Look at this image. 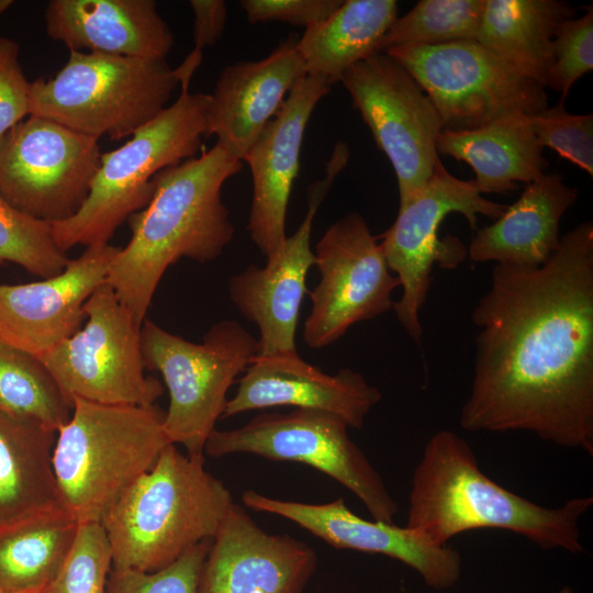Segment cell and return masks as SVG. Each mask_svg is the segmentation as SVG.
Segmentation results:
<instances>
[{
    "label": "cell",
    "mask_w": 593,
    "mask_h": 593,
    "mask_svg": "<svg viewBox=\"0 0 593 593\" xmlns=\"http://www.w3.org/2000/svg\"><path fill=\"white\" fill-rule=\"evenodd\" d=\"M13 4L12 0H0V16Z\"/></svg>",
    "instance_id": "cell-40"
},
{
    "label": "cell",
    "mask_w": 593,
    "mask_h": 593,
    "mask_svg": "<svg viewBox=\"0 0 593 593\" xmlns=\"http://www.w3.org/2000/svg\"><path fill=\"white\" fill-rule=\"evenodd\" d=\"M68 261L52 224L21 212L0 195V264L13 262L46 279L61 272Z\"/></svg>",
    "instance_id": "cell-32"
},
{
    "label": "cell",
    "mask_w": 593,
    "mask_h": 593,
    "mask_svg": "<svg viewBox=\"0 0 593 593\" xmlns=\"http://www.w3.org/2000/svg\"><path fill=\"white\" fill-rule=\"evenodd\" d=\"M485 0H421L396 18L377 53L403 45H438L477 41Z\"/></svg>",
    "instance_id": "cell-31"
},
{
    "label": "cell",
    "mask_w": 593,
    "mask_h": 593,
    "mask_svg": "<svg viewBox=\"0 0 593 593\" xmlns=\"http://www.w3.org/2000/svg\"><path fill=\"white\" fill-rule=\"evenodd\" d=\"M181 76L178 99L139 127L121 147L101 154L89 194L79 211L52 224L58 247L109 244L116 228L144 209L154 192V176L195 157L205 135L210 94L189 91Z\"/></svg>",
    "instance_id": "cell-6"
},
{
    "label": "cell",
    "mask_w": 593,
    "mask_h": 593,
    "mask_svg": "<svg viewBox=\"0 0 593 593\" xmlns=\"http://www.w3.org/2000/svg\"><path fill=\"white\" fill-rule=\"evenodd\" d=\"M506 206L483 198L473 180L452 176L438 159L421 193L399 209L394 223L380 236L385 262L402 288L392 309L415 343L423 336L419 313L430 287L433 266L452 270L468 256L458 237L439 238L443 220L449 213H460L475 228L479 214L496 220Z\"/></svg>",
    "instance_id": "cell-11"
},
{
    "label": "cell",
    "mask_w": 593,
    "mask_h": 593,
    "mask_svg": "<svg viewBox=\"0 0 593 593\" xmlns=\"http://www.w3.org/2000/svg\"><path fill=\"white\" fill-rule=\"evenodd\" d=\"M348 428L342 417L325 411L264 412L239 427L215 428L204 452L213 458L250 454L307 465L353 492L374 521L394 523L399 506Z\"/></svg>",
    "instance_id": "cell-10"
},
{
    "label": "cell",
    "mask_w": 593,
    "mask_h": 593,
    "mask_svg": "<svg viewBox=\"0 0 593 593\" xmlns=\"http://www.w3.org/2000/svg\"><path fill=\"white\" fill-rule=\"evenodd\" d=\"M100 157L98 139L29 115L0 137V195L34 219L63 222L86 201Z\"/></svg>",
    "instance_id": "cell-13"
},
{
    "label": "cell",
    "mask_w": 593,
    "mask_h": 593,
    "mask_svg": "<svg viewBox=\"0 0 593 593\" xmlns=\"http://www.w3.org/2000/svg\"><path fill=\"white\" fill-rule=\"evenodd\" d=\"M79 522L65 508L0 528V593H42L59 572Z\"/></svg>",
    "instance_id": "cell-29"
},
{
    "label": "cell",
    "mask_w": 593,
    "mask_h": 593,
    "mask_svg": "<svg viewBox=\"0 0 593 593\" xmlns=\"http://www.w3.org/2000/svg\"><path fill=\"white\" fill-rule=\"evenodd\" d=\"M119 250L93 245L54 277L22 284H0V342L37 357L67 339L86 321L83 306L107 282Z\"/></svg>",
    "instance_id": "cell-19"
},
{
    "label": "cell",
    "mask_w": 593,
    "mask_h": 593,
    "mask_svg": "<svg viewBox=\"0 0 593 593\" xmlns=\"http://www.w3.org/2000/svg\"><path fill=\"white\" fill-rule=\"evenodd\" d=\"M573 14L560 0H485L477 42L546 87L555 31Z\"/></svg>",
    "instance_id": "cell-27"
},
{
    "label": "cell",
    "mask_w": 593,
    "mask_h": 593,
    "mask_svg": "<svg viewBox=\"0 0 593 593\" xmlns=\"http://www.w3.org/2000/svg\"><path fill=\"white\" fill-rule=\"evenodd\" d=\"M398 18L395 0H346L327 19L305 29L296 40L306 75L333 86L353 65L377 54Z\"/></svg>",
    "instance_id": "cell-28"
},
{
    "label": "cell",
    "mask_w": 593,
    "mask_h": 593,
    "mask_svg": "<svg viewBox=\"0 0 593 593\" xmlns=\"http://www.w3.org/2000/svg\"><path fill=\"white\" fill-rule=\"evenodd\" d=\"M532 131L544 147L593 175V115L571 114L560 101L528 116Z\"/></svg>",
    "instance_id": "cell-34"
},
{
    "label": "cell",
    "mask_w": 593,
    "mask_h": 593,
    "mask_svg": "<svg viewBox=\"0 0 593 593\" xmlns=\"http://www.w3.org/2000/svg\"><path fill=\"white\" fill-rule=\"evenodd\" d=\"M194 13V49L202 52L221 37L227 20V8L223 0H191Z\"/></svg>",
    "instance_id": "cell-39"
},
{
    "label": "cell",
    "mask_w": 593,
    "mask_h": 593,
    "mask_svg": "<svg viewBox=\"0 0 593 593\" xmlns=\"http://www.w3.org/2000/svg\"><path fill=\"white\" fill-rule=\"evenodd\" d=\"M47 35L69 49L166 60L174 35L154 0H52Z\"/></svg>",
    "instance_id": "cell-23"
},
{
    "label": "cell",
    "mask_w": 593,
    "mask_h": 593,
    "mask_svg": "<svg viewBox=\"0 0 593 593\" xmlns=\"http://www.w3.org/2000/svg\"><path fill=\"white\" fill-rule=\"evenodd\" d=\"M379 389L365 377L343 368L334 374L304 361L298 351L256 355L227 399L222 418L276 406L325 411L361 428L380 402Z\"/></svg>",
    "instance_id": "cell-21"
},
{
    "label": "cell",
    "mask_w": 593,
    "mask_h": 593,
    "mask_svg": "<svg viewBox=\"0 0 593 593\" xmlns=\"http://www.w3.org/2000/svg\"><path fill=\"white\" fill-rule=\"evenodd\" d=\"M56 432L0 410V528L64 508L52 467Z\"/></svg>",
    "instance_id": "cell-26"
},
{
    "label": "cell",
    "mask_w": 593,
    "mask_h": 593,
    "mask_svg": "<svg viewBox=\"0 0 593 593\" xmlns=\"http://www.w3.org/2000/svg\"><path fill=\"white\" fill-rule=\"evenodd\" d=\"M85 325L38 358L64 394L124 405H153L161 383L145 376L141 326L105 282L83 306Z\"/></svg>",
    "instance_id": "cell-12"
},
{
    "label": "cell",
    "mask_w": 593,
    "mask_h": 593,
    "mask_svg": "<svg viewBox=\"0 0 593 593\" xmlns=\"http://www.w3.org/2000/svg\"><path fill=\"white\" fill-rule=\"evenodd\" d=\"M111 569L112 551L102 524L79 523L59 572L42 593H107Z\"/></svg>",
    "instance_id": "cell-33"
},
{
    "label": "cell",
    "mask_w": 593,
    "mask_h": 593,
    "mask_svg": "<svg viewBox=\"0 0 593 593\" xmlns=\"http://www.w3.org/2000/svg\"><path fill=\"white\" fill-rule=\"evenodd\" d=\"M479 332L460 426L530 432L593 456V224L536 268L495 265L472 312Z\"/></svg>",
    "instance_id": "cell-1"
},
{
    "label": "cell",
    "mask_w": 593,
    "mask_h": 593,
    "mask_svg": "<svg viewBox=\"0 0 593 593\" xmlns=\"http://www.w3.org/2000/svg\"><path fill=\"white\" fill-rule=\"evenodd\" d=\"M141 345L145 369L159 372L169 393L164 417L169 443L203 455L230 388L258 354L257 339L234 320L215 323L201 343H192L145 318Z\"/></svg>",
    "instance_id": "cell-8"
},
{
    "label": "cell",
    "mask_w": 593,
    "mask_h": 593,
    "mask_svg": "<svg viewBox=\"0 0 593 593\" xmlns=\"http://www.w3.org/2000/svg\"><path fill=\"white\" fill-rule=\"evenodd\" d=\"M331 87L326 79L316 76L299 79L244 159L253 178L247 228L266 260L276 257L284 244L288 204L299 174L306 125Z\"/></svg>",
    "instance_id": "cell-20"
},
{
    "label": "cell",
    "mask_w": 593,
    "mask_h": 593,
    "mask_svg": "<svg viewBox=\"0 0 593 593\" xmlns=\"http://www.w3.org/2000/svg\"><path fill=\"white\" fill-rule=\"evenodd\" d=\"M242 502L253 511L284 517L334 548L393 558L415 570L432 589H449L460 578L461 557L457 550L434 546L406 526L367 521L356 515L342 497L310 504L246 490Z\"/></svg>",
    "instance_id": "cell-17"
},
{
    "label": "cell",
    "mask_w": 593,
    "mask_h": 593,
    "mask_svg": "<svg viewBox=\"0 0 593 593\" xmlns=\"http://www.w3.org/2000/svg\"><path fill=\"white\" fill-rule=\"evenodd\" d=\"M179 83L166 60L69 49L54 77L31 82L30 115L119 141L158 115Z\"/></svg>",
    "instance_id": "cell-7"
},
{
    "label": "cell",
    "mask_w": 593,
    "mask_h": 593,
    "mask_svg": "<svg viewBox=\"0 0 593 593\" xmlns=\"http://www.w3.org/2000/svg\"><path fill=\"white\" fill-rule=\"evenodd\" d=\"M555 593H574V591L569 586H564V588H561L560 590L556 591Z\"/></svg>",
    "instance_id": "cell-41"
},
{
    "label": "cell",
    "mask_w": 593,
    "mask_h": 593,
    "mask_svg": "<svg viewBox=\"0 0 593 593\" xmlns=\"http://www.w3.org/2000/svg\"><path fill=\"white\" fill-rule=\"evenodd\" d=\"M343 0H243L249 23L284 22L305 29L333 14Z\"/></svg>",
    "instance_id": "cell-38"
},
{
    "label": "cell",
    "mask_w": 593,
    "mask_h": 593,
    "mask_svg": "<svg viewBox=\"0 0 593 593\" xmlns=\"http://www.w3.org/2000/svg\"><path fill=\"white\" fill-rule=\"evenodd\" d=\"M0 410L57 432L72 403L37 356L0 342Z\"/></svg>",
    "instance_id": "cell-30"
},
{
    "label": "cell",
    "mask_w": 593,
    "mask_h": 593,
    "mask_svg": "<svg viewBox=\"0 0 593 593\" xmlns=\"http://www.w3.org/2000/svg\"><path fill=\"white\" fill-rule=\"evenodd\" d=\"M235 502L203 455L168 444L103 516L112 567L153 572L212 539Z\"/></svg>",
    "instance_id": "cell-4"
},
{
    "label": "cell",
    "mask_w": 593,
    "mask_h": 593,
    "mask_svg": "<svg viewBox=\"0 0 593 593\" xmlns=\"http://www.w3.org/2000/svg\"><path fill=\"white\" fill-rule=\"evenodd\" d=\"M383 53L416 80L435 107L443 130H477L548 107L545 86L477 41L403 45Z\"/></svg>",
    "instance_id": "cell-9"
},
{
    "label": "cell",
    "mask_w": 593,
    "mask_h": 593,
    "mask_svg": "<svg viewBox=\"0 0 593 593\" xmlns=\"http://www.w3.org/2000/svg\"><path fill=\"white\" fill-rule=\"evenodd\" d=\"M212 539L153 572L112 567L107 593H199L200 573Z\"/></svg>",
    "instance_id": "cell-35"
},
{
    "label": "cell",
    "mask_w": 593,
    "mask_h": 593,
    "mask_svg": "<svg viewBox=\"0 0 593 593\" xmlns=\"http://www.w3.org/2000/svg\"><path fill=\"white\" fill-rule=\"evenodd\" d=\"M340 82L389 158L398 180L400 208L421 193L439 159L443 131L429 98L395 59L377 53L353 65Z\"/></svg>",
    "instance_id": "cell-14"
},
{
    "label": "cell",
    "mask_w": 593,
    "mask_h": 593,
    "mask_svg": "<svg viewBox=\"0 0 593 593\" xmlns=\"http://www.w3.org/2000/svg\"><path fill=\"white\" fill-rule=\"evenodd\" d=\"M242 166L216 142L199 157L154 176L153 195L127 219L131 239L114 255L107 277L138 325L168 267L181 258L210 262L232 240L235 228L222 201V188Z\"/></svg>",
    "instance_id": "cell-2"
},
{
    "label": "cell",
    "mask_w": 593,
    "mask_h": 593,
    "mask_svg": "<svg viewBox=\"0 0 593 593\" xmlns=\"http://www.w3.org/2000/svg\"><path fill=\"white\" fill-rule=\"evenodd\" d=\"M584 15L561 22L553 36V63L546 87L560 92L564 100L573 83L593 68V7Z\"/></svg>",
    "instance_id": "cell-36"
},
{
    "label": "cell",
    "mask_w": 593,
    "mask_h": 593,
    "mask_svg": "<svg viewBox=\"0 0 593 593\" xmlns=\"http://www.w3.org/2000/svg\"><path fill=\"white\" fill-rule=\"evenodd\" d=\"M295 45L296 40L289 37L264 59L225 67L210 94L204 136L215 135L219 144L244 161L286 96L306 75Z\"/></svg>",
    "instance_id": "cell-22"
},
{
    "label": "cell",
    "mask_w": 593,
    "mask_h": 593,
    "mask_svg": "<svg viewBox=\"0 0 593 593\" xmlns=\"http://www.w3.org/2000/svg\"><path fill=\"white\" fill-rule=\"evenodd\" d=\"M165 411L153 405L72 399L56 432L52 467L64 508L79 523L99 522L170 444Z\"/></svg>",
    "instance_id": "cell-5"
},
{
    "label": "cell",
    "mask_w": 593,
    "mask_h": 593,
    "mask_svg": "<svg viewBox=\"0 0 593 593\" xmlns=\"http://www.w3.org/2000/svg\"><path fill=\"white\" fill-rule=\"evenodd\" d=\"M593 496L545 507L499 485L479 468L469 444L441 429L427 441L409 495L406 527L434 546L471 529L513 532L542 549L581 553L580 518Z\"/></svg>",
    "instance_id": "cell-3"
},
{
    "label": "cell",
    "mask_w": 593,
    "mask_h": 593,
    "mask_svg": "<svg viewBox=\"0 0 593 593\" xmlns=\"http://www.w3.org/2000/svg\"><path fill=\"white\" fill-rule=\"evenodd\" d=\"M19 45L0 37V137L30 115V90L19 63Z\"/></svg>",
    "instance_id": "cell-37"
},
{
    "label": "cell",
    "mask_w": 593,
    "mask_h": 593,
    "mask_svg": "<svg viewBox=\"0 0 593 593\" xmlns=\"http://www.w3.org/2000/svg\"><path fill=\"white\" fill-rule=\"evenodd\" d=\"M316 566L306 542L265 532L234 503L211 540L199 593H301Z\"/></svg>",
    "instance_id": "cell-18"
},
{
    "label": "cell",
    "mask_w": 593,
    "mask_h": 593,
    "mask_svg": "<svg viewBox=\"0 0 593 593\" xmlns=\"http://www.w3.org/2000/svg\"><path fill=\"white\" fill-rule=\"evenodd\" d=\"M437 154L467 163L480 193H506L539 179L548 166L528 115L497 120L469 131L443 130Z\"/></svg>",
    "instance_id": "cell-25"
},
{
    "label": "cell",
    "mask_w": 593,
    "mask_h": 593,
    "mask_svg": "<svg viewBox=\"0 0 593 593\" xmlns=\"http://www.w3.org/2000/svg\"><path fill=\"white\" fill-rule=\"evenodd\" d=\"M579 190L557 172L526 184L517 201L492 224L478 230L467 250L473 262L536 268L560 245L559 225Z\"/></svg>",
    "instance_id": "cell-24"
},
{
    "label": "cell",
    "mask_w": 593,
    "mask_h": 593,
    "mask_svg": "<svg viewBox=\"0 0 593 593\" xmlns=\"http://www.w3.org/2000/svg\"><path fill=\"white\" fill-rule=\"evenodd\" d=\"M314 256L320 281L310 294L311 310L302 331L310 348H325L353 325L393 307L392 292L400 281L360 214L348 213L329 225Z\"/></svg>",
    "instance_id": "cell-15"
},
{
    "label": "cell",
    "mask_w": 593,
    "mask_h": 593,
    "mask_svg": "<svg viewBox=\"0 0 593 593\" xmlns=\"http://www.w3.org/2000/svg\"><path fill=\"white\" fill-rule=\"evenodd\" d=\"M350 156L346 143L335 145L324 178L309 189L307 211L298 227L286 237L280 253L264 267L250 265L228 281L233 304L259 332L258 355L293 353L300 307L306 292V277L315 266L311 232L316 212L337 175Z\"/></svg>",
    "instance_id": "cell-16"
}]
</instances>
